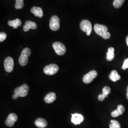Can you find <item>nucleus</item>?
<instances>
[{
  "label": "nucleus",
  "mask_w": 128,
  "mask_h": 128,
  "mask_svg": "<svg viewBox=\"0 0 128 128\" xmlns=\"http://www.w3.org/2000/svg\"><path fill=\"white\" fill-rule=\"evenodd\" d=\"M109 127L110 128H120V125L118 121L115 120H111Z\"/></svg>",
  "instance_id": "4be33fe9"
},
{
  "label": "nucleus",
  "mask_w": 128,
  "mask_h": 128,
  "mask_svg": "<svg viewBox=\"0 0 128 128\" xmlns=\"http://www.w3.org/2000/svg\"><path fill=\"white\" fill-rule=\"evenodd\" d=\"M59 70L58 65L56 64H50L45 67L43 71L46 74L52 76L56 73Z\"/></svg>",
  "instance_id": "423d86ee"
},
{
  "label": "nucleus",
  "mask_w": 128,
  "mask_h": 128,
  "mask_svg": "<svg viewBox=\"0 0 128 128\" xmlns=\"http://www.w3.org/2000/svg\"><path fill=\"white\" fill-rule=\"evenodd\" d=\"M126 43H127V45L128 46V36L126 38Z\"/></svg>",
  "instance_id": "bb28decb"
},
{
  "label": "nucleus",
  "mask_w": 128,
  "mask_h": 128,
  "mask_svg": "<svg viewBox=\"0 0 128 128\" xmlns=\"http://www.w3.org/2000/svg\"><path fill=\"white\" fill-rule=\"evenodd\" d=\"M31 54V50L29 48H25L22 51L21 55L20 56L18 62L20 65L25 66L28 62V58Z\"/></svg>",
  "instance_id": "f03ea898"
},
{
  "label": "nucleus",
  "mask_w": 128,
  "mask_h": 128,
  "mask_svg": "<svg viewBox=\"0 0 128 128\" xmlns=\"http://www.w3.org/2000/svg\"><path fill=\"white\" fill-rule=\"evenodd\" d=\"M18 120L17 115L15 114H10L5 121L6 125L8 127H12Z\"/></svg>",
  "instance_id": "9d476101"
},
{
  "label": "nucleus",
  "mask_w": 128,
  "mask_h": 128,
  "mask_svg": "<svg viewBox=\"0 0 128 128\" xmlns=\"http://www.w3.org/2000/svg\"><path fill=\"white\" fill-rule=\"evenodd\" d=\"M114 58V48L110 47L108 48L106 53V60L108 61H111Z\"/></svg>",
  "instance_id": "6ab92c4d"
},
{
  "label": "nucleus",
  "mask_w": 128,
  "mask_h": 128,
  "mask_svg": "<svg viewBox=\"0 0 128 128\" xmlns=\"http://www.w3.org/2000/svg\"><path fill=\"white\" fill-rule=\"evenodd\" d=\"M37 28V25L36 23L32 21L28 20L25 22V25L23 26V30L25 32L29 31L30 29L35 30Z\"/></svg>",
  "instance_id": "f8f14e48"
},
{
  "label": "nucleus",
  "mask_w": 128,
  "mask_h": 128,
  "mask_svg": "<svg viewBox=\"0 0 128 128\" xmlns=\"http://www.w3.org/2000/svg\"><path fill=\"white\" fill-rule=\"evenodd\" d=\"M80 27L82 32L86 33L87 36L91 35L92 31V26L91 23L89 20H82L80 23Z\"/></svg>",
  "instance_id": "20e7f679"
},
{
  "label": "nucleus",
  "mask_w": 128,
  "mask_h": 128,
  "mask_svg": "<svg viewBox=\"0 0 128 128\" xmlns=\"http://www.w3.org/2000/svg\"><path fill=\"white\" fill-rule=\"evenodd\" d=\"M29 87L27 84H24L20 87L16 88L14 91V94L17 97H25L28 94Z\"/></svg>",
  "instance_id": "7ed1b4c3"
},
{
  "label": "nucleus",
  "mask_w": 128,
  "mask_h": 128,
  "mask_svg": "<svg viewBox=\"0 0 128 128\" xmlns=\"http://www.w3.org/2000/svg\"><path fill=\"white\" fill-rule=\"evenodd\" d=\"M53 48L56 53L59 56L64 55L66 52V48L64 44L60 42H56L53 44Z\"/></svg>",
  "instance_id": "39448f33"
},
{
  "label": "nucleus",
  "mask_w": 128,
  "mask_h": 128,
  "mask_svg": "<svg viewBox=\"0 0 128 128\" xmlns=\"http://www.w3.org/2000/svg\"><path fill=\"white\" fill-rule=\"evenodd\" d=\"M31 12L34 14L36 17L41 18L43 16V10L40 7H33L31 9Z\"/></svg>",
  "instance_id": "2eb2a0df"
},
{
  "label": "nucleus",
  "mask_w": 128,
  "mask_h": 128,
  "mask_svg": "<svg viewBox=\"0 0 128 128\" xmlns=\"http://www.w3.org/2000/svg\"><path fill=\"white\" fill-rule=\"evenodd\" d=\"M94 30L96 34L105 40L110 38V34L108 32V28L104 25L96 24L94 26Z\"/></svg>",
  "instance_id": "f257e3e1"
},
{
  "label": "nucleus",
  "mask_w": 128,
  "mask_h": 128,
  "mask_svg": "<svg viewBox=\"0 0 128 128\" xmlns=\"http://www.w3.org/2000/svg\"><path fill=\"white\" fill-rule=\"evenodd\" d=\"M128 68V58H127L124 60V64L122 66V69L124 70H125Z\"/></svg>",
  "instance_id": "393cba45"
},
{
  "label": "nucleus",
  "mask_w": 128,
  "mask_h": 128,
  "mask_svg": "<svg viewBox=\"0 0 128 128\" xmlns=\"http://www.w3.org/2000/svg\"><path fill=\"white\" fill-rule=\"evenodd\" d=\"M97 76V73L96 70H92L87 74L84 76L82 81L85 84H88L91 82Z\"/></svg>",
  "instance_id": "6e6552de"
},
{
  "label": "nucleus",
  "mask_w": 128,
  "mask_h": 128,
  "mask_svg": "<svg viewBox=\"0 0 128 128\" xmlns=\"http://www.w3.org/2000/svg\"><path fill=\"white\" fill-rule=\"evenodd\" d=\"M125 0H114L113 5L115 8H119L124 4Z\"/></svg>",
  "instance_id": "5701e85b"
},
{
  "label": "nucleus",
  "mask_w": 128,
  "mask_h": 128,
  "mask_svg": "<svg viewBox=\"0 0 128 128\" xmlns=\"http://www.w3.org/2000/svg\"><path fill=\"white\" fill-rule=\"evenodd\" d=\"M109 78L110 80L113 82H116L120 79V76L118 74L116 70H113L111 72Z\"/></svg>",
  "instance_id": "aec40b11"
},
{
  "label": "nucleus",
  "mask_w": 128,
  "mask_h": 128,
  "mask_svg": "<svg viewBox=\"0 0 128 128\" xmlns=\"http://www.w3.org/2000/svg\"><path fill=\"white\" fill-rule=\"evenodd\" d=\"M4 66L5 71L8 73L12 72L14 70V61L10 56L7 57L4 60Z\"/></svg>",
  "instance_id": "1a4fd4ad"
},
{
  "label": "nucleus",
  "mask_w": 128,
  "mask_h": 128,
  "mask_svg": "<svg viewBox=\"0 0 128 128\" xmlns=\"http://www.w3.org/2000/svg\"><path fill=\"white\" fill-rule=\"evenodd\" d=\"M125 111V108L124 106L119 105L117 107V109L112 112L111 115L113 117H117L122 114Z\"/></svg>",
  "instance_id": "ddd939ff"
},
{
  "label": "nucleus",
  "mask_w": 128,
  "mask_h": 128,
  "mask_svg": "<svg viewBox=\"0 0 128 128\" xmlns=\"http://www.w3.org/2000/svg\"><path fill=\"white\" fill-rule=\"evenodd\" d=\"M35 124L38 128H44L47 126L48 123L46 120L43 118H38L35 121Z\"/></svg>",
  "instance_id": "f3484780"
},
{
  "label": "nucleus",
  "mask_w": 128,
  "mask_h": 128,
  "mask_svg": "<svg viewBox=\"0 0 128 128\" xmlns=\"http://www.w3.org/2000/svg\"><path fill=\"white\" fill-rule=\"evenodd\" d=\"M111 92L110 88L108 86H105L102 89V93L101 94H99L98 96V100L100 101H104L105 98L107 97L108 94H110Z\"/></svg>",
  "instance_id": "4468645a"
},
{
  "label": "nucleus",
  "mask_w": 128,
  "mask_h": 128,
  "mask_svg": "<svg viewBox=\"0 0 128 128\" xmlns=\"http://www.w3.org/2000/svg\"><path fill=\"white\" fill-rule=\"evenodd\" d=\"M8 25L10 26V27H12L14 28H17L18 26H21L22 25V22L21 20L19 18H16L15 20H9L8 22Z\"/></svg>",
  "instance_id": "a211bd4d"
},
{
  "label": "nucleus",
  "mask_w": 128,
  "mask_h": 128,
  "mask_svg": "<svg viewBox=\"0 0 128 128\" xmlns=\"http://www.w3.org/2000/svg\"><path fill=\"white\" fill-rule=\"evenodd\" d=\"M56 99V94L54 92H51L46 95L44 98V101L47 104H51Z\"/></svg>",
  "instance_id": "dca6fc26"
},
{
  "label": "nucleus",
  "mask_w": 128,
  "mask_h": 128,
  "mask_svg": "<svg viewBox=\"0 0 128 128\" xmlns=\"http://www.w3.org/2000/svg\"><path fill=\"white\" fill-rule=\"evenodd\" d=\"M7 37V35L4 32H1L0 33V42H2L4 41Z\"/></svg>",
  "instance_id": "b1692460"
},
{
  "label": "nucleus",
  "mask_w": 128,
  "mask_h": 128,
  "mask_svg": "<svg viewBox=\"0 0 128 128\" xmlns=\"http://www.w3.org/2000/svg\"><path fill=\"white\" fill-rule=\"evenodd\" d=\"M16 4L15 7L16 9H20L24 7V0H15Z\"/></svg>",
  "instance_id": "412c9836"
},
{
  "label": "nucleus",
  "mask_w": 128,
  "mask_h": 128,
  "mask_svg": "<svg viewBox=\"0 0 128 128\" xmlns=\"http://www.w3.org/2000/svg\"><path fill=\"white\" fill-rule=\"evenodd\" d=\"M50 28L53 31H57L60 28V20L57 16H53L50 21Z\"/></svg>",
  "instance_id": "0eeeda50"
},
{
  "label": "nucleus",
  "mask_w": 128,
  "mask_h": 128,
  "mask_svg": "<svg viewBox=\"0 0 128 128\" xmlns=\"http://www.w3.org/2000/svg\"><path fill=\"white\" fill-rule=\"evenodd\" d=\"M84 120V117L82 115L79 114H72L71 122L75 125L80 124Z\"/></svg>",
  "instance_id": "9b49d317"
},
{
  "label": "nucleus",
  "mask_w": 128,
  "mask_h": 128,
  "mask_svg": "<svg viewBox=\"0 0 128 128\" xmlns=\"http://www.w3.org/2000/svg\"><path fill=\"white\" fill-rule=\"evenodd\" d=\"M127 94H126V97H127V98L128 100V86L127 88Z\"/></svg>",
  "instance_id": "a878e982"
}]
</instances>
